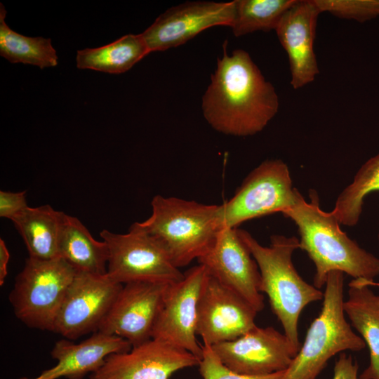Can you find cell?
Listing matches in <instances>:
<instances>
[{
  "label": "cell",
  "instance_id": "cell-1",
  "mask_svg": "<svg viewBox=\"0 0 379 379\" xmlns=\"http://www.w3.org/2000/svg\"><path fill=\"white\" fill-rule=\"evenodd\" d=\"M222 58L202 98L203 114L215 131L234 136L260 132L277 114L279 97L249 54L236 49Z\"/></svg>",
  "mask_w": 379,
  "mask_h": 379
},
{
  "label": "cell",
  "instance_id": "cell-2",
  "mask_svg": "<svg viewBox=\"0 0 379 379\" xmlns=\"http://www.w3.org/2000/svg\"><path fill=\"white\" fill-rule=\"evenodd\" d=\"M307 202L298 191L294 205L283 215L296 225L299 248L307 253L315 265L314 286L321 288L333 271L342 272L354 279L374 281L379 275V258L351 239L340 229L332 211L321 208L314 190H310Z\"/></svg>",
  "mask_w": 379,
  "mask_h": 379
},
{
  "label": "cell",
  "instance_id": "cell-3",
  "mask_svg": "<svg viewBox=\"0 0 379 379\" xmlns=\"http://www.w3.org/2000/svg\"><path fill=\"white\" fill-rule=\"evenodd\" d=\"M238 232L258 265L260 292L268 296L284 335L298 352L301 347L298 335L301 312L307 305L324 298V293L306 282L293 265L292 256L299 248V240L295 237L274 234L270 237V245L264 246L247 231L238 229Z\"/></svg>",
  "mask_w": 379,
  "mask_h": 379
},
{
  "label": "cell",
  "instance_id": "cell-4",
  "mask_svg": "<svg viewBox=\"0 0 379 379\" xmlns=\"http://www.w3.org/2000/svg\"><path fill=\"white\" fill-rule=\"evenodd\" d=\"M151 206V215L134 224L161 245L178 268L206 253L223 227L220 205L156 195Z\"/></svg>",
  "mask_w": 379,
  "mask_h": 379
},
{
  "label": "cell",
  "instance_id": "cell-5",
  "mask_svg": "<svg viewBox=\"0 0 379 379\" xmlns=\"http://www.w3.org/2000/svg\"><path fill=\"white\" fill-rule=\"evenodd\" d=\"M344 273L331 272L327 277L323 305L307 329L305 341L281 379H316L335 354L365 348L345 318Z\"/></svg>",
  "mask_w": 379,
  "mask_h": 379
},
{
  "label": "cell",
  "instance_id": "cell-6",
  "mask_svg": "<svg viewBox=\"0 0 379 379\" xmlns=\"http://www.w3.org/2000/svg\"><path fill=\"white\" fill-rule=\"evenodd\" d=\"M77 270L61 257H29L16 276L8 300L15 317L29 328L52 331Z\"/></svg>",
  "mask_w": 379,
  "mask_h": 379
},
{
  "label": "cell",
  "instance_id": "cell-7",
  "mask_svg": "<svg viewBox=\"0 0 379 379\" xmlns=\"http://www.w3.org/2000/svg\"><path fill=\"white\" fill-rule=\"evenodd\" d=\"M298 191L285 162L265 160L246 177L234 196L220 205L222 227L237 228L253 218L284 213L294 205Z\"/></svg>",
  "mask_w": 379,
  "mask_h": 379
},
{
  "label": "cell",
  "instance_id": "cell-8",
  "mask_svg": "<svg viewBox=\"0 0 379 379\" xmlns=\"http://www.w3.org/2000/svg\"><path fill=\"white\" fill-rule=\"evenodd\" d=\"M100 235L109 251L107 274L114 281L121 284L138 281L172 284L184 277L161 245L134 223L126 234L103 230Z\"/></svg>",
  "mask_w": 379,
  "mask_h": 379
},
{
  "label": "cell",
  "instance_id": "cell-9",
  "mask_svg": "<svg viewBox=\"0 0 379 379\" xmlns=\"http://www.w3.org/2000/svg\"><path fill=\"white\" fill-rule=\"evenodd\" d=\"M123 285L107 274L77 272L55 319L53 332L71 340L98 331Z\"/></svg>",
  "mask_w": 379,
  "mask_h": 379
},
{
  "label": "cell",
  "instance_id": "cell-10",
  "mask_svg": "<svg viewBox=\"0 0 379 379\" xmlns=\"http://www.w3.org/2000/svg\"><path fill=\"white\" fill-rule=\"evenodd\" d=\"M207 276L199 264L184 272L179 281L168 284L153 327L152 338L166 340L201 359L202 345L197 340V309Z\"/></svg>",
  "mask_w": 379,
  "mask_h": 379
},
{
  "label": "cell",
  "instance_id": "cell-11",
  "mask_svg": "<svg viewBox=\"0 0 379 379\" xmlns=\"http://www.w3.org/2000/svg\"><path fill=\"white\" fill-rule=\"evenodd\" d=\"M230 370L248 376L286 371L298 352L284 333L255 326L240 337L211 346Z\"/></svg>",
  "mask_w": 379,
  "mask_h": 379
},
{
  "label": "cell",
  "instance_id": "cell-12",
  "mask_svg": "<svg viewBox=\"0 0 379 379\" xmlns=\"http://www.w3.org/2000/svg\"><path fill=\"white\" fill-rule=\"evenodd\" d=\"M197 260L210 276L243 298L258 312L263 310L260 271L237 227H222L213 245Z\"/></svg>",
  "mask_w": 379,
  "mask_h": 379
},
{
  "label": "cell",
  "instance_id": "cell-13",
  "mask_svg": "<svg viewBox=\"0 0 379 379\" xmlns=\"http://www.w3.org/2000/svg\"><path fill=\"white\" fill-rule=\"evenodd\" d=\"M258 312L243 298L207 276L203 284L197 309V335L204 345L234 340L256 326Z\"/></svg>",
  "mask_w": 379,
  "mask_h": 379
},
{
  "label": "cell",
  "instance_id": "cell-14",
  "mask_svg": "<svg viewBox=\"0 0 379 379\" xmlns=\"http://www.w3.org/2000/svg\"><path fill=\"white\" fill-rule=\"evenodd\" d=\"M234 1H188L167 9L142 34L150 53L163 51L186 43L214 26H231Z\"/></svg>",
  "mask_w": 379,
  "mask_h": 379
},
{
  "label": "cell",
  "instance_id": "cell-15",
  "mask_svg": "<svg viewBox=\"0 0 379 379\" xmlns=\"http://www.w3.org/2000/svg\"><path fill=\"white\" fill-rule=\"evenodd\" d=\"M200 359L166 340L151 338L126 352L109 355L90 379H168L177 371L199 366Z\"/></svg>",
  "mask_w": 379,
  "mask_h": 379
},
{
  "label": "cell",
  "instance_id": "cell-16",
  "mask_svg": "<svg viewBox=\"0 0 379 379\" xmlns=\"http://www.w3.org/2000/svg\"><path fill=\"white\" fill-rule=\"evenodd\" d=\"M168 284L149 281L124 284L98 331L122 338L132 347L150 340Z\"/></svg>",
  "mask_w": 379,
  "mask_h": 379
},
{
  "label": "cell",
  "instance_id": "cell-17",
  "mask_svg": "<svg viewBox=\"0 0 379 379\" xmlns=\"http://www.w3.org/2000/svg\"><path fill=\"white\" fill-rule=\"evenodd\" d=\"M320 13L314 0H296L284 13L275 29L288 57L293 89L314 81L319 73L314 41Z\"/></svg>",
  "mask_w": 379,
  "mask_h": 379
},
{
  "label": "cell",
  "instance_id": "cell-18",
  "mask_svg": "<svg viewBox=\"0 0 379 379\" xmlns=\"http://www.w3.org/2000/svg\"><path fill=\"white\" fill-rule=\"evenodd\" d=\"M131 347L128 340L100 331L79 343L61 339L55 343L51 352L53 359L58 361L55 366L36 377L18 379H83L100 368L109 355L128 352Z\"/></svg>",
  "mask_w": 379,
  "mask_h": 379
},
{
  "label": "cell",
  "instance_id": "cell-19",
  "mask_svg": "<svg viewBox=\"0 0 379 379\" xmlns=\"http://www.w3.org/2000/svg\"><path fill=\"white\" fill-rule=\"evenodd\" d=\"M343 310L369 350V364L359 379H379V295L359 279H352Z\"/></svg>",
  "mask_w": 379,
  "mask_h": 379
},
{
  "label": "cell",
  "instance_id": "cell-20",
  "mask_svg": "<svg viewBox=\"0 0 379 379\" xmlns=\"http://www.w3.org/2000/svg\"><path fill=\"white\" fill-rule=\"evenodd\" d=\"M59 256L77 272L107 274L109 251L106 243L95 240L76 217L64 213L58 244Z\"/></svg>",
  "mask_w": 379,
  "mask_h": 379
},
{
  "label": "cell",
  "instance_id": "cell-21",
  "mask_svg": "<svg viewBox=\"0 0 379 379\" xmlns=\"http://www.w3.org/2000/svg\"><path fill=\"white\" fill-rule=\"evenodd\" d=\"M64 212L50 205L28 207L11 221L21 235L29 257L49 260L59 257L58 244Z\"/></svg>",
  "mask_w": 379,
  "mask_h": 379
},
{
  "label": "cell",
  "instance_id": "cell-22",
  "mask_svg": "<svg viewBox=\"0 0 379 379\" xmlns=\"http://www.w3.org/2000/svg\"><path fill=\"white\" fill-rule=\"evenodd\" d=\"M150 53L142 34H126L105 46L79 50L77 67L111 74L129 70Z\"/></svg>",
  "mask_w": 379,
  "mask_h": 379
},
{
  "label": "cell",
  "instance_id": "cell-23",
  "mask_svg": "<svg viewBox=\"0 0 379 379\" xmlns=\"http://www.w3.org/2000/svg\"><path fill=\"white\" fill-rule=\"evenodd\" d=\"M6 11L0 4V55L12 63L21 62L41 69L58 65L51 39L30 37L12 30L5 22Z\"/></svg>",
  "mask_w": 379,
  "mask_h": 379
},
{
  "label": "cell",
  "instance_id": "cell-24",
  "mask_svg": "<svg viewBox=\"0 0 379 379\" xmlns=\"http://www.w3.org/2000/svg\"><path fill=\"white\" fill-rule=\"evenodd\" d=\"M379 191V153L367 160L352 182L338 197L331 211L340 224L354 226L359 220L365 197Z\"/></svg>",
  "mask_w": 379,
  "mask_h": 379
},
{
  "label": "cell",
  "instance_id": "cell-25",
  "mask_svg": "<svg viewBox=\"0 0 379 379\" xmlns=\"http://www.w3.org/2000/svg\"><path fill=\"white\" fill-rule=\"evenodd\" d=\"M296 0H236L230 26L235 36L276 29L284 13Z\"/></svg>",
  "mask_w": 379,
  "mask_h": 379
},
{
  "label": "cell",
  "instance_id": "cell-26",
  "mask_svg": "<svg viewBox=\"0 0 379 379\" xmlns=\"http://www.w3.org/2000/svg\"><path fill=\"white\" fill-rule=\"evenodd\" d=\"M321 13L363 22L379 17V0H314Z\"/></svg>",
  "mask_w": 379,
  "mask_h": 379
},
{
  "label": "cell",
  "instance_id": "cell-27",
  "mask_svg": "<svg viewBox=\"0 0 379 379\" xmlns=\"http://www.w3.org/2000/svg\"><path fill=\"white\" fill-rule=\"evenodd\" d=\"M203 354L199 364L203 379H281L285 371L262 376H248L237 373L226 367L211 346L202 345Z\"/></svg>",
  "mask_w": 379,
  "mask_h": 379
},
{
  "label": "cell",
  "instance_id": "cell-28",
  "mask_svg": "<svg viewBox=\"0 0 379 379\" xmlns=\"http://www.w3.org/2000/svg\"><path fill=\"white\" fill-rule=\"evenodd\" d=\"M28 207L26 191L20 192L0 191L1 218H8L11 220Z\"/></svg>",
  "mask_w": 379,
  "mask_h": 379
},
{
  "label": "cell",
  "instance_id": "cell-29",
  "mask_svg": "<svg viewBox=\"0 0 379 379\" xmlns=\"http://www.w3.org/2000/svg\"><path fill=\"white\" fill-rule=\"evenodd\" d=\"M359 366L350 355L341 352L335 362L333 379H359Z\"/></svg>",
  "mask_w": 379,
  "mask_h": 379
},
{
  "label": "cell",
  "instance_id": "cell-30",
  "mask_svg": "<svg viewBox=\"0 0 379 379\" xmlns=\"http://www.w3.org/2000/svg\"><path fill=\"white\" fill-rule=\"evenodd\" d=\"M10 259V253L6 244L0 239V286L4 285L7 276V266Z\"/></svg>",
  "mask_w": 379,
  "mask_h": 379
},
{
  "label": "cell",
  "instance_id": "cell-31",
  "mask_svg": "<svg viewBox=\"0 0 379 379\" xmlns=\"http://www.w3.org/2000/svg\"><path fill=\"white\" fill-rule=\"evenodd\" d=\"M359 279L362 284L366 286H377L379 288V282H375L374 281H368V280H366L363 279Z\"/></svg>",
  "mask_w": 379,
  "mask_h": 379
},
{
  "label": "cell",
  "instance_id": "cell-32",
  "mask_svg": "<svg viewBox=\"0 0 379 379\" xmlns=\"http://www.w3.org/2000/svg\"><path fill=\"white\" fill-rule=\"evenodd\" d=\"M378 241H379V233H378Z\"/></svg>",
  "mask_w": 379,
  "mask_h": 379
}]
</instances>
